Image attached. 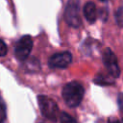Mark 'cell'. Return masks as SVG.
I'll list each match as a JSON object with an SVG mask.
<instances>
[{"mask_svg":"<svg viewBox=\"0 0 123 123\" xmlns=\"http://www.w3.org/2000/svg\"><path fill=\"white\" fill-rule=\"evenodd\" d=\"M60 120L61 123H76V121L66 112H62L60 114Z\"/></svg>","mask_w":123,"mask_h":123,"instance_id":"9c48e42d","label":"cell"},{"mask_svg":"<svg viewBox=\"0 0 123 123\" xmlns=\"http://www.w3.org/2000/svg\"><path fill=\"white\" fill-rule=\"evenodd\" d=\"M94 82L98 85H101V86H107V85H111L113 84V80L111 79L110 77H107L105 76L104 74H99L95 77L94 79Z\"/></svg>","mask_w":123,"mask_h":123,"instance_id":"ba28073f","label":"cell"},{"mask_svg":"<svg viewBox=\"0 0 123 123\" xmlns=\"http://www.w3.org/2000/svg\"><path fill=\"white\" fill-rule=\"evenodd\" d=\"M64 19L66 23L73 28H77L81 25L80 15V2L79 0H68L64 10Z\"/></svg>","mask_w":123,"mask_h":123,"instance_id":"3957f363","label":"cell"},{"mask_svg":"<svg viewBox=\"0 0 123 123\" xmlns=\"http://www.w3.org/2000/svg\"><path fill=\"white\" fill-rule=\"evenodd\" d=\"M103 62L112 78H117L120 75V69L117 63L116 56L110 48H106L103 52Z\"/></svg>","mask_w":123,"mask_h":123,"instance_id":"5b68a950","label":"cell"},{"mask_svg":"<svg viewBox=\"0 0 123 123\" xmlns=\"http://www.w3.org/2000/svg\"><path fill=\"white\" fill-rule=\"evenodd\" d=\"M108 123H120V121L115 117H110L108 120Z\"/></svg>","mask_w":123,"mask_h":123,"instance_id":"5bb4252c","label":"cell"},{"mask_svg":"<svg viewBox=\"0 0 123 123\" xmlns=\"http://www.w3.org/2000/svg\"><path fill=\"white\" fill-rule=\"evenodd\" d=\"M84 14L86 19L89 23H93L96 21L98 13H97V9L96 6L93 2H87L85 7H84Z\"/></svg>","mask_w":123,"mask_h":123,"instance_id":"52a82bcc","label":"cell"},{"mask_svg":"<svg viewBox=\"0 0 123 123\" xmlns=\"http://www.w3.org/2000/svg\"><path fill=\"white\" fill-rule=\"evenodd\" d=\"M115 18H116V21L117 23L120 25V26H123V8H120L116 13H115Z\"/></svg>","mask_w":123,"mask_h":123,"instance_id":"8fae6325","label":"cell"},{"mask_svg":"<svg viewBox=\"0 0 123 123\" xmlns=\"http://www.w3.org/2000/svg\"><path fill=\"white\" fill-rule=\"evenodd\" d=\"M8 52L7 44L0 38V57H4Z\"/></svg>","mask_w":123,"mask_h":123,"instance_id":"7c38bea8","label":"cell"},{"mask_svg":"<svg viewBox=\"0 0 123 123\" xmlns=\"http://www.w3.org/2000/svg\"><path fill=\"white\" fill-rule=\"evenodd\" d=\"M6 119V105L0 99V123H4Z\"/></svg>","mask_w":123,"mask_h":123,"instance_id":"30bf717a","label":"cell"},{"mask_svg":"<svg viewBox=\"0 0 123 123\" xmlns=\"http://www.w3.org/2000/svg\"><path fill=\"white\" fill-rule=\"evenodd\" d=\"M72 61V55L70 52L56 53L49 59V66L51 68H66Z\"/></svg>","mask_w":123,"mask_h":123,"instance_id":"8992f818","label":"cell"},{"mask_svg":"<svg viewBox=\"0 0 123 123\" xmlns=\"http://www.w3.org/2000/svg\"><path fill=\"white\" fill-rule=\"evenodd\" d=\"M118 104H119L120 110L123 111V93H120L118 96Z\"/></svg>","mask_w":123,"mask_h":123,"instance_id":"4fadbf2b","label":"cell"},{"mask_svg":"<svg viewBox=\"0 0 123 123\" xmlns=\"http://www.w3.org/2000/svg\"><path fill=\"white\" fill-rule=\"evenodd\" d=\"M37 103H38V107L41 111V114L45 118L54 122L57 121L58 115H59V108L57 103L53 99L45 95H38Z\"/></svg>","mask_w":123,"mask_h":123,"instance_id":"7a4b0ae2","label":"cell"},{"mask_svg":"<svg viewBox=\"0 0 123 123\" xmlns=\"http://www.w3.org/2000/svg\"><path fill=\"white\" fill-rule=\"evenodd\" d=\"M84 87L81 84L77 82H70L66 84L62 88V98L65 104L70 108H75L79 106L84 97Z\"/></svg>","mask_w":123,"mask_h":123,"instance_id":"6da1fadb","label":"cell"},{"mask_svg":"<svg viewBox=\"0 0 123 123\" xmlns=\"http://www.w3.org/2000/svg\"><path fill=\"white\" fill-rule=\"evenodd\" d=\"M101 1H107V0H101Z\"/></svg>","mask_w":123,"mask_h":123,"instance_id":"9a60e30c","label":"cell"},{"mask_svg":"<svg viewBox=\"0 0 123 123\" xmlns=\"http://www.w3.org/2000/svg\"><path fill=\"white\" fill-rule=\"evenodd\" d=\"M32 48H33V39L31 36L26 35L21 37L16 42L14 47L15 58L20 62L26 61L32 51Z\"/></svg>","mask_w":123,"mask_h":123,"instance_id":"277c9868","label":"cell"}]
</instances>
